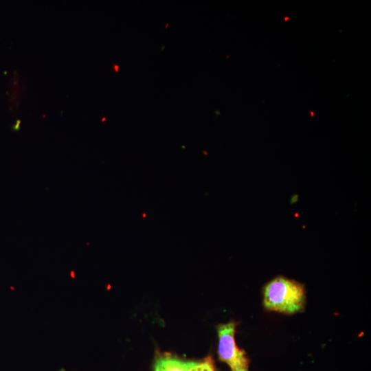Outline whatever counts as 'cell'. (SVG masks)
Here are the masks:
<instances>
[{
  "label": "cell",
  "mask_w": 371,
  "mask_h": 371,
  "mask_svg": "<svg viewBox=\"0 0 371 371\" xmlns=\"http://www.w3.org/2000/svg\"><path fill=\"white\" fill-rule=\"evenodd\" d=\"M219 359L226 363L231 371H249V361L245 352L235 341L236 324L230 322L217 326Z\"/></svg>",
  "instance_id": "7a4b0ae2"
},
{
  "label": "cell",
  "mask_w": 371,
  "mask_h": 371,
  "mask_svg": "<svg viewBox=\"0 0 371 371\" xmlns=\"http://www.w3.org/2000/svg\"><path fill=\"white\" fill-rule=\"evenodd\" d=\"M168 25H169V23H166V26H165V29H167L168 27Z\"/></svg>",
  "instance_id": "8992f818"
},
{
  "label": "cell",
  "mask_w": 371,
  "mask_h": 371,
  "mask_svg": "<svg viewBox=\"0 0 371 371\" xmlns=\"http://www.w3.org/2000/svg\"><path fill=\"white\" fill-rule=\"evenodd\" d=\"M305 303L302 284L279 276L270 281L264 289V305L269 310L293 314L302 311Z\"/></svg>",
  "instance_id": "6da1fadb"
},
{
  "label": "cell",
  "mask_w": 371,
  "mask_h": 371,
  "mask_svg": "<svg viewBox=\"0 0 371 371\" xmlns=\"http://www.w3.org/2000/svg\"><path fill=\"white\" fill-rule=\"evenodd\" d=\"M196 363L181 359L170 353L159 354L154 361L153 371H189Z\"/></svg>",
  "instance_id": "3957f363"
},
{
  "label": "cell",
  "mask_w": 371,
  "mask_h": 371,
  "mask_svg": "<svg viewBox=\"0 0 371 371\" xmlns=\"http://www.w3.org/2000/svg\"><path fill=\"white\" fill-rule=\"evenodd\" d=\"M112 67L115 73H117L120 69V67L117 65H113Z\"/></svg>",
  "instance_id": "5b68a950"
},
{
  "label": "cell",
  "mask_w": 371,
  "mask_h": 371,
  "mask_svg": "<svg viewBox=\"0 0 371 371\" xmlns=\"http://www.w3.org/2000/svg\"><path fill=\"white\" fill-rule=\"evenodd\" d=\"M189 371H215L214 361L210 357H207L200 361H196Z\"/></svg>",
  "instance_id": "277c9868"
}]
</instances>
